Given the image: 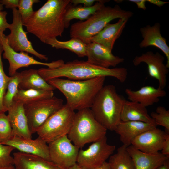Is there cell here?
Listing matches in <instances>:
<instances>
[{"mask_svg":"<svg viewBox=\"0 0 169 169\" xmlns=\"http://www.w3.org/2000/svg\"><path fill=\"white\" fill-rule=\"evenodd\" d=\"M70 0H48L23 23L27 32L46 44L61 37L65 28L64 15Z\"/></svg>","mask_w":169,"mask_h":169,"instance_id":"1","label":"cell"},{"mask_svg":"<svg viewBox=\"0 0 169 169\" xmlns=\"http://www.w3.org/2000/svg\"><path fill=\"white\" fill-rule=\"evenodd\" d=\"M38 70L40 75L47 82L61 77L74 80H84L99 77H111L123 83L128 75L127 69L125 68H105L87 61L78 60L68 62L57 68H42Z\"/></svg>","mask_w":169,"mask_h":169,"instance_id":"2","label":"cell"},{"mask_svg":"<svg viewBox=\"0 0 169 169\" xmlns=\"http://www.w3.org/2000/svg\"><path fill=\"white\" fill-rule=\"evenodd\" d=\"M105 77L84 80H74L59 78L47 82L59 90L65 96L66 104L74 110L90 108L97 93L104 86Z\"/></svg>","mask_w":169,"mask_h":169,"instance_id":"3","label":"cell"},{"mask_svg":"<svg viewBox=\"0 0 169 169\" xmlns=\"http://www.w3.org/2000/svg\"><path fill=\"white\" fill-rule=\"evenodd\" d=\"M133 14L131 11L124 10L117 5L114 7L104 5L87 19L72 24L70 37L87 44L112 20L118 18L128 20Z\"/></svg>","mask_w":169,"mask_h":169,"instance_id":"4","label":"cell"},{"mask_svg":"<svg viewBox=\"0 0 169 169\" xmlns=\"http://www.w3.org/2000/svg\"><path fill=\"white\" fill-rule=\"evenodd\" d=\"M125 99L113 85L104 86L96 96L90 108L95 119L107 130L113 131L121 121Z\"/></svg>","mask_w":169,"mask_h":169,"instance_id":"5","label":"cell"},{"mask_svg":"<svg viewBox=\"0 0 169 169\" xmlns=\"http://www.w3.org/2000/svg\"><path fill=\"white\" fill-rule=\"evenodd\" d=\"M107 130L95 119L90 108H87L75 113L67 136L79 148L105 136Z\"/></svg>","mask_w":169,"mask_h":169,"instance_id":"6","label":"cell"},{"mask_svg":"<svg viewBox=\"0 0 169 169\" xmlns=\"http://www.w3.org/2000/svg\"><path fill=\"white\" fill-rule=\"evenodd\" d=\"M75 113L66 104L64 105L45 121L36 133L47 143L67 135Z\"/></svg>","mask_w":169,"mask_h":169,"instance_id":"7","label":"cell"},{"mask_svg":"<svg viewBox=\"0 0 169 169\" xmlns=\"http://www.w3.org/2000/svg\"><path fill=\"white\" fill-rule=\"evenodd\" d=\"M62 99L56 96L23 105L29 130L32 134L64 105Z\"/></svg>","mask_w":169,"mask_h":169,"instance_id":"8","label":"cell"},{"mask_svg":"<svg viewBox=\"0 0 169 169\" xmlns=\"http://www.w3.org/2000/svg\"><path fill=\"white\" fill-rule=\"evenodd\" d=\"M115 149V146L108 143L105 136L93 142L87 149L79 150L76 163L82 169H93L105 161Z\"/></svg>","mask_w":169,"mask_h":169,"instance_id":"9","label":"cell"},{"mask_svg":"<svg viewBox=\"0 0 169 169\" xmlns=\"http://www.w3.org/2000/svg\"><path fill=\"white\" fill-rule=\"evenodd\" d=\"M13 22L10 24L8 29L10 33L5 35L8 45L14 51L23 52L31 54L40 59L47 61L48 58L45 55L39 53L33 47L31 42L27 36V32L23 28V23L21 15L16 8L12 10Z\"/></svg>","mask_w":169,"mask_h":169,"instance_id":"10","label":"cell"},{"mask_svg":"<svg viewBox=\"0 0 169 169\" xmlns=\"http://www.w3.org/2000/svg\"><path fill=\"white\" fill-rule=\"evenodd\" d=\"M0 43L2 44L4 53V59H7L9 63L8 74L10 76L13 75L18 69L24 67H28L33 65H41L48 68L54 69L58 68L64 63L62 59L53 61L50 63L41 62L35 59L29 55L28 53L14 51L8 44L5 35L0 34Z\"/></svg>","mask_w":169,"mask_h":169,"instance_id":"11","label":"cell"},{"mask_svg":"<svg viewBox=\"0 0 169 169\" xmlns=\"http://www.w3.org/2000/svg\"><path fill=\"white\" fill-rule=\"evenodd\" d=\"M48 144L51 161L65 169L76 163L79 148L72 143L67 135Z\"/></svg>","mask_w":169,"mask_h":169,"instance_id":"12","label":"cell"},{"mask_svg":"<svg viewBox=\"0 0 169 169\" xmlns=\"http://www.w3.org/2000/svg\"><path fill=\"white\" fill-rule=\"evenodd\" d=\"M164 59L159 52L154 53L148 51L135 57L133 63L136 66L141 63H146L149 75L157 79L159 83L158 87L163 89L166 85L167 75L169 71L168 68L164 63Z\"/></svg>","mask_w":169,"mask_h":169,"instance_id":"13","label":"cell"},{"mask_svg":"<svg viewBox=\"0 0 169 169\" xmlns=\"http://www.w3.org/2000/svg\"><path fill=\"white\" fill-rule=\"evenodd\" d=\"M166 133L156 127L150 129L136 137L131 145L145 153H157L162 149Z\"/></svg>","mask_w":169,"mask_h":169,"instance_id":"14","label":"cell"},{"mask_svg":"<svg viewBox=\"0 0 169 169\" xmlns=\"http://www.w3.org/2000/svg\"><path fill=\"white\" fill-rule=\"evenodd\" d=\"M86 56L90 63L105 68L115 67L124 61L123 58L114 55L111 51L94 42L87 44Z\"/></svg>","mask_w":169,"mask_h":169,"instance_id":"15","label":"cell"},{"mask_svg":"<svg viewBox=\"0 0 169 169\" xmlns=\"http://www.w3.org/2000/svg\"><path fill=\"white\" fill-rule=\"evenodd\" d=\"M8 111L7 116L12 129L13 136L26 139H32V134L29 129L23 104L13 101Z\"/></svg>","mask_w":169,"mask_h":169,"instance_id":"16","label":"cell"},{"mask_svg":"<svg viewBox=\"0 0 169 169\" xmlns=\"http://www.w3.org/2000/svg\"><path fill=\"white\" fill-rule=\"evenodd\" d=\"M3 145L11 146L20 152L35 155L50 161L48 145L39 136L34 140L13 136Z\"/></svg>","mask_w":169,"mask_h":169,"instance_id":"17","label":"cell"},{"mask_svg":"<svg viewBox=\"0 0 169 169\" xmlns=\"http://www.w3.org/2000/svg\"><path fill=\"white\" fill-rule=\"evenodd\" d=\"M160 24L156 23L152 26L147 25L140 29L143 39L139 44L141 48L150 46L156 47L161 49L165 55L167 62L166 65L169 68V47L166 39L162 36L160 31Z\"/></svg>","mask_w":169,"mask_h":169,"instance_id":"18","label":"cell"},{"mask_svg":"<svg viewBox=\"0 0 169 169\" xmlns=\"http://www.w3.org/2000/svg\"><path fill=\"white\" fill-rule=\"evenodd\" d=\"M155 122L146 123L138 121H121L114 131L120 136L123 145L128 147L140 134L150 129L156 127Z\"/></svg>","mask_w":169,"mask_h":169,"instance_id":"19","label":"cell"},{"mask_svg":"<svg viewBox=\"0 0 169 169\" xmlns=\"http://www.w3.org/2000/svg\"><path fill=\"white\" fill-rule=\"evenodd\" d=\"M125 92L129 101L138 102L146 107L158 102L160 98L166 95L163 89L151 86H143L136 91L126 88Z\"/></svg>","mask_w":169,"mask_h":169,"instance_id":"20","label":"cell"},{"mask_svg":"<svg viewBox=\"0 0 169 169\" xmlns=\"http://www.w3.org/2000/svg\"><path fill=\"white\" fill-rule=\"evenodd\" d=\"M16 169H65L39 156L21 152L13 154Z\"/></svg>","mask_w":169,"mask_h":169,"instance_id":"21","label":"cell"},{"mask_svg":"<svg viewBox=\"0 0 169 169\" xmlns=\"http://www.w3.org/2000/svg\"><path fill=\"white\" fill-rule=\"evenodd\" d=\"M127 150L132 157L136 169H156L169 157L159 152L150 154L143 152L131 145Z\"/></svg>","mask_w":169,"mask_h":169,"instance_id":"22","label":"cell"},{"mask_svg":"<svg viewBox=\"0 0 169 169\" xmlns=\"http://www.w3.org/2000/svg\"><path fill=\"white\" fill-rule=\"evenodd\" d=\"M128 20L120 18L115 23H108L92 37L90 42L100 44L112 51L115 41L121 34Z\"/></svg>","mask_w":169,"mask_h":169,"instance_id":"23","label":"cell"},{"mask_svg":"<svg viewBox=\"0 0 169 169\" xmlns=\"http://www.w3.org/2000/svg\"><path fill=\"white\" fill-rule=\"evenodd\" d=\"M120 119L122 121L155 122L148 114L146 107L138 102L125 100L121 109Z\"/></svg>","mask_w":169,"mask_h":169,"instance_id":"24","label":"cell"},{"mask_svg":"<svg viewBox=\"0 0 169 169\" xmlns=\"http://www.w3.org/2000/svg\"><path fill=\"white\" fill-rule=\"evenodd\" d=\"M108 0H99L92 6L90 7L72 5L70 4L68 7L64 18L65 28L69 26L71 21L74 19L80 21L85 20L94 14L97 10L104 6Z\"/></svg>","mask_w":169,"mask_h":169,"instance_id":"25","label":"cell"},{"mask_svg":"<svg viewBox=\"0 0 169 169\" xmlns=\"http://www.w3.org/2000/svg\"><path fill=\"white\" fill-rule=\"evenodd\" d=\"M21 79L18 88L23 90L34 89L53 90L55 89L44 80L38 70L33 69L20 72Z\"/></svg>","mask_w":169,"mask_h":169,"instance_id":"26","label":"cell"},{"mask_svg":"<svg viewBox=\"0 0 169 169\" xmlns=\"http://www.w3.org/2000/svg\"><path fill=\"white\" fill-rule=\"evenodd\" d=\"M46 44L57 49H68L79 57L86 56L87 44L78 38H71L68 41H60L56 38L49 40Z\"/></svg>","mask_w":169,"mask_h":169,"instance_id":"27","label":"cell"},{"mask_svg":"<svg viewBox=\"0 0 169 169\" xmlns=\"http://www.w3.org/2000/svg\"><path fill=\"white\" fill-rule=\"evenodd\" d=\"M53 90L28 89L23 90L18 88L13 101L19 102L23 105L54 96Z\"/></svg>","mask_w":169,"mask_h":169,"instance_id":"28","label":"cell"},{"mask_svg":"<svg viewBox=\"0 0 169 169\" xmlns=\"http://www.w3.org/2000/svg\"><path fill=\"white\" fill-rule=\"evenodd\" d=\"M127 147L123 145L118 148L115 154L110 156L108 162L112 169H136Z\"/></svg>","mask_w":169,"mask_h":169,"instance_id":"29","label":"cell"},{"mask_svg":"<svg viewBox=\"0 0 169 169\" xmlns=\"http://www.w3.org/2000/svg\"><path fill=\"white\" fill-rule=\"evenodd\" d=\"M21 79L20 72H17L13 76H11L8 84L7 91L3 99L2 104L4 113L8 111L12 105L14 97L16 94L19 84Z\"/></svg>","mask_w":169,"mask_h":169,"instance_id":"30","label":"cell"},{"mask_svg":"<svg viewBox=\"0 0 169 169\" xmlns=\"http://www.w3.org/2000/svg\"><path fill=\"white\" fill-rule=\"evenodd\" d=\"M150 116L153 119L157 125L163 126L165 132L169 133V110L163 106H158L156 111L152 112Z\"/></svg>","mask_w":169,"mask_h":169,"instance_id":"31","label":"cell"},{"mask_svg":"<svg viewBox=\"0 0 169 169\" xmlns=\"http://www.w3.org/2000/svg\"><path fill=\"white\" fill-rule=\"evenodd\" d=\"M13 136L12 129L7 115L0 114V144H3Z\"/></svg>","mask_w":169,"mask_h":169,"instance_id":"32","label":"cell"},{"mask_svg":"<svg viewBox=\"0 0 169 169\" xmlns=\"http://www.w3.org/2000/svg\"><path fill=\"white\" fill-rule=\"evenodd\" d=\"M3 51V49L0 43V114L5 113L3 112V99L11 78V76L9 77L5 74L3 69L1 58V55Z\"/></svg>","mask_w":169,"mask_h":169,"instance_id":"33","label":"cell"},{"mask_svg":"<svg viewBox=\"0 0 169 169\" xmlns=\"http://www.w3.org/2000/svg\"><path fill=\"white\" fill-rule=\"evenodd\" d=\"M40 2L39 0H19L18 9L23 23L28 19L34 12L33 4Z\"/></svg>","mask_w":169,"mask_h":169,"instance_id":"34","label":"cell"},{"mask_svg":"<svg viewBox=\"0 0 169 169\" xmlns=\"http://www.w3.org/2000/svg\"><path fill=\"white\" fill-rule=\"evenodd\" d=\"M15 149L11 146L0 144V167L14 165L13 157L11 153Z\"/></svg>","mask_w":169,"mask_h":169,"instance_id":"35","label":"cell"},{"mask_svg":"<svg viewBox=\"0 0 169 169\" xmlns=\"http://www.w3.org/2000/svg\"><path fill=\"white\" fill-rule=\"evenodd\" d=\"M7 13L6 11H0V34L3 35L7 28H8L10 24L6 19Z\"/></svg>","mask_w":169,"mask_h":169,"instance_id":"36","label":"cell"},{"mask_svg":"<svg viewBox=\"0 0 169 169\" xmlns=\"http://www.w3.org/2000/svg\"><path fill=\"white\" fill-rule=\"evenodd\" d=\"M19 0H0V3L5 6L7 9L12 10L18 8Z\"/></svg>","mask_w":169,"mask_h":169,"instance_id":"37","label":"cell"},{"mask_svg":"<svg viewBox=\"0 0 169 169\" xmlns=\"http://www.w3.org/2000/svg\"><path fill=\"white\" fill-rule=\"evenodd\" d=\"M161 152L163 155L169 157V134L166 133L163 141Z\"/></svg>","mask_w":169,"mask_h":169,"instance_id":"38","label":"cell"},{"mask_svg":"<svg viewBox=\"0 0 169 169\" xmlns=\"http://www.w3.org/2000/svg\"><path fill=\"white\" fill-rule=\"evenodd\" d=\"M99 0H70L71 4L74 5H77L79 4H83L84 6L90 7L92 6L95 2Z\"/></svg>","mask_w":169,"mask_h":169,"instance_id":"39","label":"cell"},{"mask_svg":"<svg viewBox=\"0 0 169 169\" xmlns=\"http://www.w3.org/2000/svg\"><path fill=\"white\" fill-rule=\"evenodd\" d=\"M129 1L135 3L138 8L145 10L146 8L145 5L146 0H129Z\"/></svg>","mask_w":169,"mask_h":169,"instance_id":"40","label":"cell"},{"mask_svg":"<svg viewBox=\"0 0 169 169\" xmlns=\"http://www.w3.org/2000/svg\"><path fill=\"white\" fill-rule=\"evenodd\" d=\"M148 2L152 4L155 5L159 7L163 6L164 4L168 3V2L162 1L159 0H146Z\"/></svg>","mask_w":169,"mask_h":169,"instance_id":"41","label":"cell"},{"mask_svg":"<svg viewBox=\"0 0 169 169\" xmlns=\"http://www.w3.org/2000/svg\"><path fill=\"white\" fill-rule=\"evenodd\" d=\"M93 169H112L109 163L106 161L100 166Z\"/></svg>","mask_w":169,"mask_h":169,"instance_id":"42","label":"cell"},{"mask_svg":"<svg viewBox=\"0 0 169 169\" xmlns=\"http://www.w3.org/2000/svg\"><path fill=\"white\" fill-rule=\"evenodd\" d=\"M156 169H169V160H166L163 163Z\"/></svg>","mask_w":169,"mask_h":169,"instance_id":"43","label":"cell"},{"mask_svg":"<svg viewBox=\"0 0 169 169\" xmlns=\"http://www.w3.org/2000/svg\"><path fill=\"white\" fill-rule=\"evenodd\" d=\"M0 169H16L13 165L5 167H0Z\"/></svg>","mask_w":169,"mask_h":169,"instance_id":"44","label":"cell"},{"mask_svg":"<svg viewBox=\"0 0 169 169\" xmlns=\"http://www.w3.org/2000/svg\"><path fill=\"white\" fill-rule=\"evenodd\" d=\"M68 169H82L80 167L77 165V163H76L72 166L69 168Z\"/></svg>","mask_w":169,"mask_h":169,"instance_id":"45","label":"cell"},{"mask_svg":"<svg viewBox=\"0 0 169 169\" xmlns=\"http://www.w3.org/2000/svg\"><path fill=\"white\" fill-rule=\"evenodd\" d=\"M3 9V5L0 3V11H2Z\"/></svg>","mask_w":169,"mask_h":169,"instance_id":"46","label":"cell"}]
</instances>
